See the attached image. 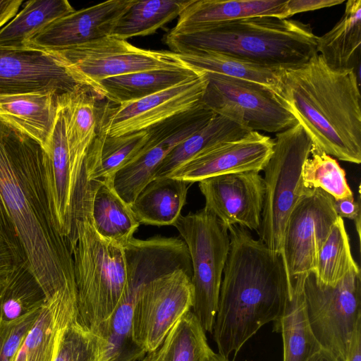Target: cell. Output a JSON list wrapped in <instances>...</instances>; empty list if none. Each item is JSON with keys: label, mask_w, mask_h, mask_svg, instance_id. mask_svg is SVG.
I'll use <instances>...</instances> for the list:
<instances>
[{"label": "cell", "mask_w": 361, "mask_h": 361, "mask_svg": "<svg viewBox=\"0 0 361 361\" xmlns=\"http://www.w3.org/2000/svg\"><path fill=\"white\" fill-rule=\"evenodd\" d=\"M206 74L208 82L201 103L216 114L249 131L278 133L298 123L287 106L267 87L218 74Z\"/></svg>", "instance_id": "9"}, {"label": "cell", "mask_w": 361, "mask_h": 361, "mask_svg": "<svg viewBox=\"0 0 361 361\" xmlns=\"http://www.w3.org/2000/svg\"><path fill=\"white\" fill-rule=\"evenodd\" d=\"M75 9L66 0H32L0 29V46L25 48L35 35Z\"/></svg>", "instance_id": "30"}, {"label": "cell", "mask_w": 361, "mask_h": 361, "mask_svg": "<svg viewBox=\"0 0 361 361\" xmlns=\"http://www.w3.org/2000/svg\"><path fill=\"white\" fill-rule=\"evenodd\" d=\"M281 100L312 142L311 150L361 162V105L357 73L335 69L318 53L281 69Z\"/></svg>", "instance_id": "3"}, {"label": "cell", "mask_w": 361, "mask_h": 361, "mask_svg": "<svg viewBox=\"0 0 361 361\" xmlns=\"http://www.w3.org/2000/svg\"><path fill=\"white\" fill-rule=\"evenodd\" d=\"M92 179V224L100 236L124 248L140 224L112 181Z\"/></svg>", "instance_id": "22"}, {"label": "cell", "mask_w": 361, "mask_h": 361, "mask_svg": "<svg viewBox=\"0 0 361 361\" xmlns=\"http://www.w3.org/2000/svg\"><path fill=\"white\" fill-rule=\"evenodd\" d=\"M272 154L264 167V200L258 233L271 250L282 255L285 228L296 204L308 191L302 171L312 142L298 123L276 134Z\"/></svg>", "instance_id": "6"}, {"label": "cell", "mask_w": 361, "mask_h": 361, "mask_svg": "<svg viewBox=\"0 0 361 361\" xmlns=\"http://www.w3.org/2000/svg\"><path fill=\"white\" fill-rule=\"evenodd\" d=\"M317 361H337V360L328 352L323 350Z\"/></svg>", "instance_id": "44"}, {"label": "cell", "mask_w": 361, "mask_h": 361, "mask_svg": "<svg viewBox=\"0 0 361 361\" xmlns=\"http://www.w3.org/2000/svg\"><path fill=\"white\" fill-rule=\"evenodd\" d=\"M317 38L310 24L259 16L192 32H169L164 42L176 54L215 51L259 65L286 68L304 63L317 53Z\"/></svg>", "instance_id": "4"}, {"label": "cell", "mask_w": 361, "mask_h": 361, "mask_svg": "<svg viewBox=\"0 0 361 361\" xmlns=\"http://www.w3.org/2000/svg\"><path fill=\"white\" fill-rule=\"evenodd\" d=\"M334 206L337 215L341 219L353 220L359 239L360 238V200L356 202L353 196L334 200Z\"/></svg>", "instance_id": "40"}, {"label": "cell", "mask_w": 361, "mask_h": 361, "mask_svg": "<svg viewBox=\"0 0 361 361\" xmlns=\"http://www.w3.org/2000/svg\"><path fill=\"white\" fill-rule=\"evenodd\" d=\"M334 201L322 189H310L290 214L282 256L291 284L295 277L314 272L319 251L338 218Z\"/></svg>", "instance_id": "12"}, {"label": "cell", "mask_w": 361, "mask_h": 361, "mask_svg": "<svg viewBox=\"0 0 361 361\" xmlns=\"http://www.w3.org/2000/svg\"><path fill=\"white\" fill-rule=\"evenodd\" d=\"M47 302L45 293L28 267L23 262L0 276V320L11 322Z\"/></svg>", "instance_id": "31"}, {"label": "cell", "mask_w": 361, "mask_h": 361, "mask_svg": "<svg viewBox=\"0 0 361 361\" xmlns=\"http://www.w3.org/2000/svg\"><path fill=\"white\" fill-rule=\"evenodd\" d=\"M274 139L259 132L224 142L204 151L169 176L189 183L225 174L263 171L274 148Z\"/></svg>", "instance_id": "16"}, {"label": "cell", "mask_w": 361, "mask_h": 361, "mask_svg": "<svg viewBox=\"0 0 361 361\" xmlns=\"http://www.w3.org/2000/svg\"><path fill=\"white\" fill-rule=\"evenodd\" d=\"M96 96L85 85L59 96L68 149L72 157L82 164L97 133L99 109Z\"/></svg>", "instance_id": "24"}, {"label": "cell", "mask_w": 361, "mask_h": 361, "mask_svg": "<svg viewBox=\"0 0 361 361\" xmlns=\"http://www.w3.org/2000/svg\"><path fill=\"white\" fill-rule=\"evenodd\" d=\"M202 73L185 65L130 73L101 81L96 94L115 105L123 104L195 78Z\"/></svg>", "instance_id": "20"}, {"label": "cell", "mask_w": 361, "mask_h": 361, "mask_svg": "<svg viewBox=\"0 0 361 361\" xmlns=\"http://www.w3.org/2000/svg\"><path fill=\"white\" fill-rule=\"evenodd\" d=\"M228 233L212 333L218 353L227 358L236 356L262 326L279 318L292 290L282 255L246 228L233 226Z\"/></svg>", "instance_id": "2"}, {"label": "cell", "mask_w": 361, "mask_h": 361, "mask_svg": "<svg viewBox=\"0 0 361 361\" xmlns=\"http://www.w3.org/2000/svg\"><path fill=\"white\" fill-rule=\"evenodd\" d=\"M44 151L0 120V234L42 287L47 300L75 288L73 256L51 212Z\"/></svg>", "instance_id": "1"}, {"label": "cell", "mask_w": 361, "mask_h": 361, "mask_svg": "<svg viewBox=\"0 0 361 361\" xmlns=\"http://www.w3.org/2000/svg\"><path fill=\"white\" fill-rule=\"evenodd\" d=\"M250 132L235 121L215 114L207 125L170 152L157 169L154 178L167 176L209 148L240 138Z\"/></svg>", "instance_id": "29"}, {"label": "cell", "mask_w": 361, "mask_h": 361, "mask_svg": "<svg viewBox=\"0 0 361 361\" xmlns=\"http://www.w3.org/2000/svg\"><path fill=\"white\" fill-rule=\"evenodd\" d=\"M343 3V0H287L283 19L300 13L316 11Z\"/></svg>", "instance_id": "39"}, {"label": "cell", "mask_w": 361, "mask_h": 361, "mask_svg": "<svg viewBox=\"0 0 361 361\" xmlns=\"http://www.w3.org/2000/svg\"><path fill=\"white\" fill-rule=\"evenodd\" d=\"M306 274L292 281V290L283 312L274 322V330L283 339V361H317L324 350L311 329L303 293Z\"/></svg>", "instance_id": "21"}, {"label": "cell", "mask_w": 361, "mask_h": 361, "mask_svg": "<svg viewBox=\"0 0 361 361\" xmlns=\"http://www.w3.org/2000/svg\"><path fill=\"white\" fill-rule=\"evenodd\" d=\"M207 82L203 72L195 78L134 102L119 105L107 102L99 110L97 132L121 136L147 130L199 104Z\"/></svg>", "instance_id": "13"}, {"label": "cell", "mask_w": 361, "mask_h": 361, "mask_svg": "<svg viewBox=\"0 0 361 361\" xmlns=\"http://www.w3.org/2000/svg\"><path fill=\"white\" fill-rule=\"evenodd\" d=\"M192 0H135L120 18L111 36L126 40L154 33L179 16Z\"/></svg>", "instance_id": "33"}, {"label": "cell", "mask_w": 361, "mask_h": 361, "mask_svg": "<svg viewBox=\"0 0 361 361\" xmlns=\"http://www.w3.org/2000/svg\"><path fill=\"white\" fill-rule=\"evenodd\" d=\"M107 348L103 336L75 319L61 331L52 361H107Z\"/></svg>", "instance_id": "35"}, {"label": "cell", "mask_w": 361, "mask_h": 361, "mask_svg": "<svg viewBox=\"0 0 361 361\" xmlns=\"http://www.w3.org/2000/svg\"><path fill=\"white\" fill-rule=\"evenodd\" d=\"M190 184L169 176L152 180L130 204L140 224L173 226L181 215Z\"/></svg>", "instance_id": "23"}, {"label": "cell", "mask_w": 361, "mask_h": 361, "mask_svg": "<svg viewBox=\"0 0 361 361\" xmlns=\"http://www.w3.org/2000/svg\"><path fill=\"white\" fill-rule=\"evenodd\" d=\"M21 0H0V29L18 12Z\"/></svg>", "instance_id": "42"}, {"label": "cell", "mask_w": 361, "mask_h": 361, "mask_svg": "<svg viewBox=\"0 0 361 361\" xmlns=\"http://www.w3.org/2000/svg\"><path fill=\"white\" fill-rule=\"evenodd\" d=\"M54 54L82 85L95 94L99 83L109 78L161 67L184 66L171 51L136 47L113 36Z\"/></svg>", "instance_id": "10"}, {"label": "cell", "mask_w": 361, "mask_h": 361, "mask_svg": "<svg viewBox=\"0 0 361 361\" xmlns=\"http://www.w3.org/2000/svg\"><path fill=\"white\" fill-rule=\"evenodd\" d=\"M317 51L330 67L356 72L361 54L360 0L346 2L339 21L326 34L318 37Z\"/></svg>", "instance_id": "26"}, {"label": "cell", "mask_w": 361, "mask_h": 361, "mask_svg": "<svg viewBox=\"0 0 361 361\" xmlns=\"http://www.w3.org/2000/svg\"><path fill=\"white\" fill-rule=\"evenodd\" d=\"M303 293L309 324L322 349L337 361H346L352 336L361 319L360 269L348 273L334 286L306 274Z\"/></svg>", "instance_id": "8"}, {"label": "cell", "mask_w": 361, "mask_h": 361, "mask_svg": "<svg viewBox=\"0 0 361 361\" xmlns=\"http://www.w3.org/2000/svg\"><path fill=\"white\" fill-rule=\"evenodd\" d=\"M42 307L11 322L0 320V361H13L25 337L37 320Z\"/></svg>", "instance_id": "38"}, {"label": "cell", "mask_w": 361, "mask_h": 361, "mask_svg": "<svg viewBox=\"0 0 361 361\" xmlns=\"http://www.w3.org/2000/svg\"><path fill=\"white\" fill-rule=\"evenodd\" d=\"M302 171L306 188L322 189L334 200L353 196L345 171L334 157L323 152L311 150Z\"/></svg>", "instance_id": "36"}, {"label": "cell", "mask_w": 361, "mask_h": 361, "mask_svg": "<svg viewBox=\"0 0 361 361\" xmlns=\"http://www.w3.org/2000/svg\"><path fill=\"white\" fill-rule=\"evenodd\" d=\"M135 0H109L74 11L45 27L26 47L58 51L111 36Z\"/></svg>", "instance_id": "17"}, {"label": "cell", "mask_w": 361, "mask_h": 361, "mask_svg": "<svg viewBox=\"0 0 361 361\" xmlns=\"http://www.w3.org/2000/svg\"><path fill=\"white\" fill-rule=\"evenodd\" d=\"M214 352L208 344L206 331L192 312L185 313L161 344L147 353L141 361H210Z\"/></svg>", "instance_id": "28"}, {"label": "cell", "mask_w": 361, "mask_h": 361, "mask_svg": "<svg viewBox=\"0 0 361 361\" xmlns=\"http://www.w3.org/2000/svg\"><path fill=\"white\" fill-rule=\"evenodd\" d=\"M92 195H78L68 239L77 290L78 320L102 334L127 298L124 248L100 236L91 220Z\"/></svg>", "instance_id": "5"}, {"label": "cell", "mask_w": 361, "mask_h": 361, "mask_svg": "<svg viewBox=\"0 0 361 361\" xmlns=\"http://www.w3.org/2000/svg\"><path fill=\"white\" fill-rule=\"evenodd\" d=\"M54 93L0 95V120L37 141L45 152L59 109Z\"/></svg>", "instance_id": "19"}, {"label": "cell", "mask_w": 361, "mask_h": 361, "mask_svg": "<svg viewBox=\"0 0 361 361\" xmlns=\"http://www.w3.org/2000/svg\"><path fill=\"white\" fill-rule=\"evenodd\" d=\"M19 263L20 260L0 234V276L13 270Z\"/></svg>", "instance_id": "41"}, {"label": "cell", "mask_w": 361, "mask_h": 361, "mask_svg": "<svg viewBox=\"0 0 361 361\" xmlns=\"http://www.w3.org/2000/svg\"><path fill=\"white\" fill-rule=\"evenodd\" d=\"M198 187L205 200L204 208L228 230L240 226L258 231L265 193L259 172L213 176L200 180Z\"/></svg>", "instance_id": "15"}, {"label": "cell", "mask_w": 361, "mask_h": 361, "mask_svg": "<svg viewBox=\"0 0 361 361\" xmlns=\"http://www.w3.org/2000/svg\"><path fill=\"white\" fill-rule=\"evenodd\" d=\"M346 361H361V319L353 331Z\"/></svg>", "instance_id": "43"}, {"label": "cell", "mask_w": 361, "mask_h": 361, "mask_svg": "<svg viewBox=\"0 0 361 361\" xmlns=\"http://www.w3.org/2000/svg\"><path fill=\"white\" fill-rule=\"evenodd\" d=\"M215 114L200 102L147 130L148 137L141 150L114 177L113 185L118 195L130 205L154 178L157 169L170 152L207 125Z\"/></svg>", "instance_id": "11"}, {"label": "cell", "mask_w": 361, "mask_h": 361, "mask_svg": "<svg viewBox=\"0 0 361 361\" xmlns=\"http://www.w3.org/2000/svg\"><path fill=\"white\" fill-rule=\"evenodd\" d=\"M147 137V130L121 136L97 132L84 161L91 178L113 182L116 173L138 154Z\"/></svg>", "instance_id": "27"}, {"label": "cell", "mask_w": 361, "mask_h": 361, "mask_svg": "<svg viewBox=\"0 0 361 361\" xmlns=\"http://www.w3.org/2000/svg\"><path fill=\"white\" fill-rule=\"evenodd\" d=\"M173 54L183 64L195 70L259 84L273 92L281 99V68L257 64L215 51H200Z\"/></svg>", "instance_id": "25"}, {"label": "cell", "mask_w": 361, "mask_h": 361, "mask_svg": "<svg viewBox=\"0 0 361 361\" xmlns=\"http://www.w3.org/2000/svg\"><path fill=\"white\" fill-rule=\"evenodd\" d=\"M75 319L77 317L61 310L55 300H47L13 361H52L61 331Z\"/></svg>", "instance_id": "32"}, {"label": "cell", "mask_w": 361, "mask_h": 361, "mask_svg": "<svg viewBox=\"0 0 361 361\" xmlns=\"http://www.w3.org/2000/svg\"><path fill=\"white\" fill-rule=\"evenodd\" d=\"M173 226L187 245L190 257L192 312L203 329L212 334L230 247L228 230L204 207L180 215Z\"/></svg>", "instance_id": "7"}, {"label": "cell", "mask_w": 361, "mask_h": 361, "mask_svg": "<svg viewBox=\"0 0 361 361\" xmlns=\"http://www.w3.org/2000/svg\"><path fill=\"white\" fill-rule=\"evenodd\" d=\"M286 1L283 0H192L182 11L170 31L182 33L237 20L271 16L283 19Z\"/></svg>", "instance_id": "18"}, {"label": "cell", "mask_w": 361, "mask_h": 361, "mask_svg": "<svg viewBox=\"0 0 361 361\" xmlns=\"http://www.w3.org/2000/svg\"><path fill=\"white\" fill-rule=\"evenodd\" d=\"M134 300L135 295L129 294L101 334L108 343L107 361H135L142 360L145 355L134 343L132 336Z\"/></svg>", "instance_id": "37"}, {"label": "cell", "mask_w": 361, "mask_h": 361, "mask_svg": "<svg viewBox=\"0 0 361 361\" xmlns=\"http://www.w3.org/2000/svg\"><path fill=\"white\" fill-rule=\"evenodd\" d=\"M210 361H230L228 358L219 354L218 353H214Z\"/></svg>", "instance_id": "45"}, {"label": "cell", "mask_w": 361, "mask_h": 361, "mask_svg": "<svg viewBox=\"0 0 361 361\" xmlns=\"http://www.w3.org/2000/svg\"><path fill=\"white\" fill-rule=\"evenodd\" d=\"M80 85L53 53L0 46V95L72 92Z\"/></svg>", "instance_id": "14"}, {"label": "cell", "mask_w": 361, "mask_h": 361, "mask_svg": "<svg viewBox=\"0 0 361 361\" xmlns=\"http://www.w3.org/2000/svg\"><path fill=\"white\" fill-rule=\"evenodd\" d=\"M359 269L352 255L343 220L338 216L319 251L313 273L318 283L334 286L348 273Z\"/></svg>", "instance_id": "34"}]
</instances>
